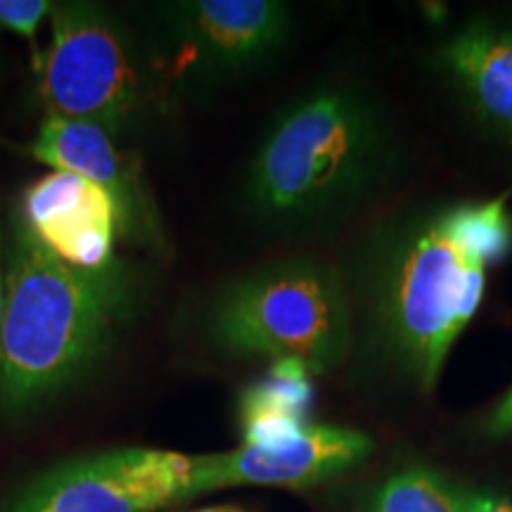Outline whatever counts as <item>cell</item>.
Listing matches in <instances>:
<instances>
[{"mask_svg":"<svg viewBox=\"0 0 512 512\" xmlns=\"http://www.w3.org/2000/svg\"><path fill=\"white\" fill-rule=\"evenodd\" d=\"M192 498V456L119 448L76 458L24 484L5 512H159Z\"/></svg>","mask_w":512,"mask_h":512,"instance_id":"5b68a950","label":"cell"},{"mask_svg":"<svg viewBox=\"0 0 512 512\" xmlns=\"http://www.w3.org/2000/svg\"><path fill=\"white\" fill-rule=\"evenodd\" d=\"M128 297L117 264L69 266L19 226L5 273L0 408L29 413L72 384L107 347Z\"/></svg>","mask_w":512,"mask_h":512,"instance_id":"3957f363","label":"cell"},{"mask_svg":"<svg viewBox=\"0 0 512 512\" xmlns=\"http://www.w3.org/2000/svg\"><path fill=\"white\" fill-rule=\"evenodd\" d=\"M192 512H252V510L240 508V505H209V508H200Z\"/></svg>","mask_w":512,"mask_h":512,"instance_id":"e0dca14e","label":"cell"},{"mask_svg":"<svg viewBox=\"0 0 512 512\" xmlns=\"http://www.w3.org/2000/svg\"><path fill=\"white\" fill-rule=\"evenodd\" d=\"M3 309H5V273L0 268V337H3Z\"/></svg>","mask_w":512,"mask_h":512,"instance_id":"ac0fdd59","label":"cell"},{"mask_svg":"<svg viewBox=\"0 0 512 512\" xmlns=\"http://www.w3.org/2000/svg\"><path fill=\"white\" fill-rule=\"evenodd\" d=\"M38 95L48 117L121 126L138 102V79L124 43L83 5L53 10V38L38 62Z\"/></svg>","mask_w":512,"mask_h":512,"instance_id":"8992f818","label":"cell"},{"mask_svg":"<svg viewBox=\"0 0 512 512\" xmlns=\"http://www.w3.org/2000/svg\"><path fill=\"white\" fill-rule=\"evenodd\" d=\"M432 67L470 124L512 155V17L463 19L439 38Z\"/></svg>","mask_w":512,"mask_h":512,"instance_id":"ba28073f","label":"cell"},{"mask_svg":"<svg viewBox=\"0 0 512 512\" xmlns=\"http://www.w3.org/2000/svg\"><path fill=\"white\" fill-rule=\"evenodd\" d=\"M38 162L55 171L81 176L112 197L119 230L138 238H159L157 216L150 209L136 164L112 140V131L88 121L48 117L31 145Z\"/></svg>","mask_w":512,"mask_h":512,"instance_id":"8fae6325","label":"cell"},{"mask_svg":"<svg viewBox=\"0 0 512 512\" xmlns=\"http://www.w3.org/2000/svg\"><path fill=\"white\" fill-rule=\"evenodd\" d=\"M358 512H460L458 484L430 465H401L370 486Z\"/></svg>","mask_w":512,"mask_h":512,"instance_id":"4fadbf2b","label":"cell"},{"mask_svg":"<svg viewBox=\"0 0 512 512\" xmlns=\"http://www.w3.org/2000/svg\"><path fill=\"white\" fill-rule=\"evenodd\" d=\"M510 254L505 197L430 200L375 223L342 266L358 373L432 394L486 275Z\"/></svg>","mask_w":512,"mask_h":512,"instance_id":"6da1fadb","label":"cell"},{"mask_svg":"<svg viewBox=\"0 0 512 512\" xmlns=\"http://www.w3.org/2000/svg\"><path fill=\"white\" fill-rule=\"evenodd\" d=\"M24 226L69 266L98 271L114 264L119 216L112 197L86 178L53 171L24 195Z\"/></svg>","mask_w":512,"mask_h":512,"instance_id":"30bf717a","label":"cell"},{"mask_svg":"<svg viewBox=\"0 0 512 512\" xmlns=\"http://www.w3.org/2000/svg\"><path fill=\"white\" fill-rule=\"evenodd\" d=\"M401 164L396 128L370 88L328 81L268 124L245 176L254 221L280 230H325L361 211Z\"/></svg>","mask_w":512,"mask_h":512,"instance_id":"7a4b0ae2","label":"cell"},{"mask_svg":"<svg viewBox=\"0 0 512 512\" xmlns=\"http://www.w3.org/2000/svg\"><path fill=\"white\" fill-rule=\"evenodd\" d=\"M373 451V439L354 427L306 425L278 444H242L226 453L192 456V498L233 486L313 489L349 475Z\"/></svg>","mask_w":512,"mask_h":512,"instance_id":"52a82bcc","label":"cell"},{"mask_svg":"<svg viewBox=\"0 0 512 512\" xmlns=\"http://www.w3.org/2000/svg\"><path fill=\"white\" fill-rule=\"evenodd\" d=\"M482 432L489 439H512V387L484 415Z\"/></svg>","mask_w":512,"mask_h":512,"instance_id":"2e32d148","label":"cell"},{"mask_svg":"<svg viewBox=\"0 0 512 512\" xmlns=\"http://www.w3.org/2000/svg\"><path fill=\"white\" fill-rule=\"evenodd\" d=\"M50 10L53 5L48 0H0V27L17 36L34 38Z\"/></svg>","mask_w":512,"mask_h":512,"instance_id":"5bb4252c","label":"cell"},{"mask_svg":"<svg viewBox=\"0 0 512 512\" xmlns=\"http://www.w3.org/2000/svg\"><path fill=\"white\" fill-rule=\"evenodd\" d=\"M460 512H512V494L491 484H458Z\"/></svg>","mask_w":512,"mask_h":512,"instance_id":"9a60e30c","label":"cell"},{"mask_svg":"<svg viewBox=\"0 0 512 512\" xmlns=\"http://www.w3.org/2000/svg\"><path fill=\"white\" fill-rule=\"evenodd\" d=\"M185 55L202 74L235 76L285 46L292 10L275 0H195L178 5Z\"/></svg>","mask_w":512,"mask_h":512,"instance_id":"9c48e42d","label":"cell"},{"mask_svg":"<svg viewBox=\"0 0 512 512\" xmlns=\"http://www.w3.org/2000/svg\"><path fill=\"white\" fill-rule=\"evenodd\" d=\"M311 406L309 370L294 361L275 363L268 380L249 387L240 399L242 444H278L302 432Z\"/></svg>","mask_w":512,"mask_h":512,"instance_id":"7c38bea8","label":"cell"},{"mask_svg":"<svg viewBox=\"0 0 512 512\" xmlns=\"http://www.w3.org/2000/svg\"><path fill=\"white\" fill-rule=\"evenodd\" d=\"M211 342L228 356L294 361L332 373L351 361L349 292L342 268L294 256L230 280L207 311Z\"/></svg>","mask_w":512,"mask_h":512,"instance_id":"277c9868","label":"cell"}]
</instances>
